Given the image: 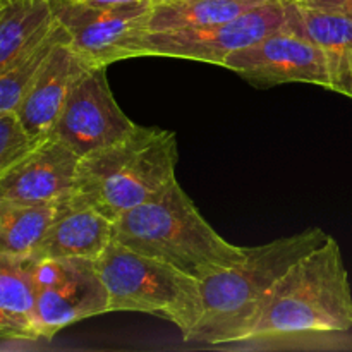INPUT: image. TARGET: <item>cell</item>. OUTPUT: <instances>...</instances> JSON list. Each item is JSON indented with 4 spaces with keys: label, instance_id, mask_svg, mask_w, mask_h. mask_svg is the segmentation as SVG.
Instances as JSON below:
<instances>
[{
    "label": "cell",
    "instance_id": "7",
    "mask_svg": "<svg viewBox=\"0 0 352 352\" xmlns=\"http://www.w3.org/2000/svg\"><path fill=\"white\" fill-rule=\"evenodd\" d=\"M33 275V323L41 340H52L76 322L109 313V294L93 260L34 256Z\"/></svg>",
    "mask_w": 352,
    "mask_h": 352
},
{
    "label": "cell",
    "instance_id": "20",
    "mask_svg": "<svg viewBox=\"0 0 352 352\" xmlns=\"http://www.w3.org/2000/svg\"><path fill=\"white\" fill-rule=\"evenodd\" d=\"M38 141L26 133L16 112L0 113V175L26 155Z\"/></svg>",
    "mask_w": 352,
    "mask_h": 352
},
{
    "label": "cell",
    "instance_id": "22",
    "mask_svg": "<svg viewBox=\"0 0 352 352\" xmlns=\"http://www.w3.org/2000/svg\"><path fill=\"white\" fill-rule=\"evenodd\" d=\"M298 6L313 10H323V12H339L351 14L352 16V0H292Z\"/></svg>",
    "mask_w": 352,
    "mask_h": 352
},
{
    "label": "cell",
    "instance_id": "13",
    "mask_svg": "<svg viewBox=\"0 0 352 352\" xmlns=\"http://www.w3.org/2000/svg\"><path fill=\"white\" fill-rule=\"evenodd\" d=\"M113 239V222L89 206L76 205L71 195L33 253L36 258L98 260Z\"/></svg>",
    "mask_w": 352,
    "mask_h": 352
},
{
    "label": "cell",
    "instance_id": "1",
    "mask_svg": "<svg viewBox=\"0 0 352 352\" xmlns=\"http://www.w3.org/2000/svg\"><path fill=\"white\" fill-rule=\"evenodd\" d=\"M329 237L325 230L311 227L246 248L243 261L201 278L203 313L186 342L206 346L246 342L282 277Z\"/></svg>",
    "mask_w": 352,
    "mask_h": 352
},
{
    "label": "cell",
    "instance_id": "11",
    "mask_svg": "<svg viewBox=\"0 0 352 352\" xmlns=\"http://www.w3.org/2000/svg\"><path fill=\"white\" fill-rule=\"evenodd\" d=\"M79 157L48 134L0 175V201L48 205L67 198L74 189Z\"/></svg>",
    "mask_w": 352,
    "mask_h": 352
},
{
    "label": "cell",
    "instance_id": "16",
    "mask_svg": "<svg viewBox=\"0 0 352 352\" xmlns=\"http://www.w3.org/2000/svg\"><path fill=\"white\" fill-rule=\"evenodd\" d=\"M55 24L50 0H0V71Z\"/></svg>",
    "mask_w": 352,
    "mask_h": 352
},
{
    "label": "cell",
    "instance_id": "23",
    "mask_svg": "<svg viewBox=\"0 0 352 352\" xmlns=\"http://www.w3.org/2000/svg\"><path fill=\"white\" fill-rule=\"evenodd\" d=\"M81 2L93 3V6L117 7V6H136V3H151L153 0H81Z\"/></svg>",
    "mask_w": 352,
    "mask_h": 352
},
{
    "label": "cell",
    "instance_id": "4",
    "mask_svg": "<svg viewBox=\"0 0 352 352\" xmlns=\"http://www.w3.org/2000/svg\"><path fill=\"white\" fill-rule=\"evenodd\" d=\"M177 160L175 133L136 126L124 140L79 158L71 199L116 222L177 179Z\"/></svg>",
    "mask_w": 352,
    "mask_h": 352
},
{
    "label": "cell",
    "instance_id": "5",
    "mask_svg": "<svg viewBox=\"0 0 352 352\" xmlns=\"http://www.w3.org/2000/svg\"><path fill=\"white\" fill-rule=\"evenodd\" d=\"M109 294V313H144L179 327L184 340L203 313L199 280L179 268L112 239L95 260Z\"/></svg>",
    "mask_w": 352,
    "mask_h": 352
},
{
    "label": "cell",
    "instance_id": "10",
    "mask_svg": "<svg viewBox=\"0 0 352 352\" xmlns=\"http://www.w3.org/2000/svg\"><path fill=\"white\" fill-rule=\"evenodd\" d=\"M55 21L69 34L72 48L89 65L122 60V45L143 28L150 3L103 7L81 0H50Z\"/></svg>",
    "mask_w": 352,
    "mask_h": 352
},
{
    "label": "cell",
    "instance_id": "3",
    "mask_svg": "<svg viewBox=\"0 0 352 352\" xmlns=\"http://www.w3.org/2000/svg\"><path fill=\"white\" fill-rule=\"evenodd\" d=\"M352 329V291L332 236L298 261L275 287L248 342L275 344Z\"/></svg>",
    "mask_w": 352,
    "mask_h": 352
},
{
    "label": "cell",
    "instance_id": "21",
    "mask_svg": "<svg viewBox=\"0 0 352 352\" xmlns=\"http://www.w3.org/2000/svg\"><path fill=\"white\" fill-rule=\"evenodd\" d=\"M0 339L16 342H38L41 337L30 322L0 306Z\"/></svg>",
    "mask_w": 352,
    "mask_h": 352
},
{
    "label": "cell",
    "instance_id": "12",
    "mask_svg": "<svg viewBox=\"0 0 352 352\" xmlns=\"http://www.w3.org/2000/svg\"><path fill=\"white\" fill-rule=\"evenodd\" d=\"M86 67L89 64L72 48L69 34L55 45L16 110L33 140H43L52 133L69 88Z\"/></svg>",
    "mask_w": 352,
    "mask_h": 352
},
{
    "label": "cell",
    "instance_id": "2",
    "mask_svg": "<svg viewBox=\"0 0 352 352\" xmlns=\"http://www.w3.org/2000/svg\"><path fill=\"white\" fill-rule=\"evenodd\" d=\"M113 239L201 278L244 260L246 248L223 239L196 208L177 179L113 222Z\"/></svg>",
    "mask_w": 352,
    "mask_h": 352
},
{
    "label": "cell",
    "instance_id": "19",
    "mask_svg": "<svg viewBox=\"0 0 352 352\" xmlns=\"http://www.w3.org/2000/svg\"><path fill=\"white\" fill-rule=\"evenodd\" d=\"M33 265V254H0V306L34 327L36 284Z\"/></svg>",
    "mask_w": 352,
    "mask_h": 352
},
{
    "label": "cell",
    "instance_id": "15",
    "mask_svg": "<svg viewBox=\"0 0 352 352\" xmlns=\"http://www.w3.org/2000/svg\"><path fill=\"white\" fill-rule=\"evenodd\" d=\"M263 0H153L143 28L146 31H177L226 23Z\"/></svg>",
    "mask_w": 352,
    "mask_h": 352
},
{
    "label": "cell",
    "instance_id": "18",
    "mask_svg": "<svg viewBox=\"0 0 352 352\" xmlns=\"http://www.w3.org/2000/svg\"><path fill=\"white\" fill-rule=\"evenodd\" d=\"M65 36V30L55 21L47 34L34 41L21 57L0 71V113L16 112L43 62L47 60L55 45Z\"/></svg>",
    "mask_w": 352,
    "mask_h": 352
},
{
    "label": "cell",
    "instance_id": "8",
    "mask_svg": "<svg viewBox=\"0 0 352 352\" xmlns=\"http://www.w3.org/2000/svg\"><path fill=\"white\" fill-rule=\"evenodd\" d=\"M107 67L89 65L74 79L52 127V136L67 144L79 158L124 140L138 126L117 105Z\"/></svg>",
    "mask_w": 352,
    "mask_h": 352
},
{
    "label": "cell",
    "instance_id": "14",
    "mask_svg": "<svg viewBox=\"0 0 352 352\" xmlns=\"http://www.w3.org/2000/svg\"><path fill=\"white\" fill-rule=\"evenodd\" d=\"M287 3V26L315 41L323 52L330 78V91L352 98V16L306 9Z\"/></svg>",
    "mask_w": 352,
    "mask_h": 352
},
{
    "label": "cell",
    "instance_id": "6",
    "mask_svg": "<svg viewBox=\"0 0 352 352\" xmlns=\"http://www.w3.org/2000/svg\"><path fill=\"white\" fill-rule=\"evenodd\" d=\"M287 28L285 0H263L226 23L177 31H146L122 45V58L157 55L223 65L234 52Z\"/></svg>",
    "mask_w": 352,
    "mask_h": 352
},
{
    "label": "cell",
    "instance_id": "17",
    "mask_svg": "<svg viewBox=\"0 0 352 352\" xmlns=\"http://www.w3.org/2000/svg\"><path fill=\"white\" fill-rule=\"evenodd\" d=\"M64 199L48 205L0 201V254H33L60 212Z\"/></svg>",
    "mask_w": 352,
    "mask_h": 352
},
{
    "label": "cell",
    "instance_id": "9",
    "mask_svg": "<svg viewBox=\"0 0 352 352\" xmlns=\"http://www.w3.org/2000/svg\"><path fill=\"white\" fill-rule=\"evenodd\" d=\"M222 67L261 88L282 82H309L330 89L322 48L289 26L230 54Z\"/></svg>",
    "mask_w": 352,
    "mask_h": 352
}]
</instances>
